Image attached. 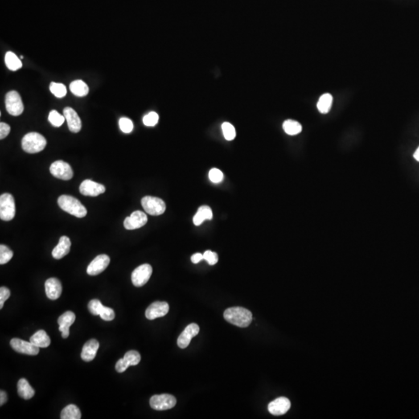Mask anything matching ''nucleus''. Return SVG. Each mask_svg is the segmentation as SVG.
I'll return each mask as SVG.
<instances>
[{
    "mask_svg": "<svg viewBox=\"0 0 419 419\" xmlns=\"http://www.w3.org/2000/svg\"><path fill=\"white\" fill-rule=\"evenodd\" d=\"M221 128L222 132L224 133V136L226 140L232 141V140L235 139V136H236V132H235V128H234L232 124L228 122H224V124H222Z\"/></svg>",
    "mask_w": 419,
    "mask_h": 419,
    "instance_id": "nucleus-34",
    "label": "nucleus"
},
{
    "mask_svg": "<svg viewBox=\"0 0 419 419\" xmlns=\"http://www.w3.org/2000/svg\"><path fill=\"white\" fill-rule=\"evenodd\" d=\"M10 346L17 353L26 355H36L39 353L40 348L32 342H26L20 338H13L10 341Z\"/></svg>",
    "mask_w": 419,
    "mask_h": 419,
    "instance_id": "nucleus-10",
    "label": "nucleus"
},
{
    "mask_svg": "<svg viewBox=\"0 0 419 419\" xmlns=\"http://www.w3.org/2000/svg\"><path fill=\"white\" fill-rule=\"evenodd\" d=\"M223 178H224V175L220 169L215 168L211 169V171L209 172V179L211 182L219 183L223 180Z\"/></svg>",
    "mask_w": 419,
    "mask_h": 419,
    "instance_id": "nucleus-39",
    "label": "nucleus"
},
{
    "mask_svg": "<svg viewBox=\"0 0 419 419\" xmlns=\"http://www.w3.org/2000/svg\"><path fill=\"white\" fill-rule=\"evenodd\" d=\"M148 217L142 211H136L132 213L130 217L124 220V228L127 230H134L141 228L147 224Z\"/></svg>",
    "mask_w": 419,
    "mask_h": 419,
    "instance_id": "nucleus-12",
    "label": "nucleus"
},
{
    "mask_svg": "<svg viewBox=\"0 0 419 419\" xmlns=\"http://www.w3.org/2000/svg\"><path fill=\"white\" fill-rule=\"evenodd\" d=\"M333 97L330 93H325L322 95L318 100L317 108L318 111L322 114L329 113L332 105Z\"/></svg>",
    "mask_w": 419,
    "mask_h": 419,
    "instance_id": "nucleus-25",
    "label": "nucleus"
},
{
    "mask_svg": "<svg viewBox=\"0 0 419 419\" xmlns=\"http://www.w3.org/2000/svg\"><path fill=\"white\" fill-rule=\"evenodd\" d=\"M291 406L290 401L287 397H278L269 403L268 410L272 415L276 416H283L289 411Z\"/></svg>",
    "mask_w": 419,
    "mask_h": 419,
    "instance_id": "nucleus-16",
    "label": "nucleus"
},
{
    "mask_svg": "<svg viewBox=\"0 0 419 419\" xmlns=\"http://www.w3.org/2000/svg\"><path fill=\"white\" fill-rule=\"evenodd\" d=\"M75 315L73 312L66 311L58 319L59 331H62V338H67L69 335V327L75 322Z\"/></svg>",
    "mask_w": 419,
    "mask_h": 419,
    "instance_id": "nucleus-18",
    "label": "nucleus"
},
{
    "mask_svg": "<svg viewBox=\"0 0 419 419\" xmlns=\"http://www.w3.org/2000/svg\"><path fill=\"white\" fill-rule=\"evenodd\" d=\"M119 125H120V130L122 131L124 133H129L133 131V124L132 120L127 117H122L120 119L119 121Z\"/></svg>",
    "mask_w": 419,
    "mask_h": 419,
    "instance_id": "nucleus-35",
    "label": "nucleus"
},
{
    "mask_svg": "<svg viewBox=\"0 0 419 419\" xmlns=\"http://www.w3.org/2000/svg\"><path fill=\"white\" fill-rule=\"evenodd\" d=\"M65 116H62L60 113L56 110H51L49 113L48 120L49 122L52 124L53 126L59 128L62 126V124L65 122Z\"/></svg>",
    "mask_w": 419,
    "mask_h": 419,
    "instance_id": "nucleus-31",
    "label": "nucleus"
},
{
    "mask_svg": "<svg viewBox=\"0 0 419 419\" xmlns=\"http://www.w3.org/2000/svg\"><path fill=\"white\" fill-rule=\"evenodd\" d=\"M22 148L26 153L35 154L44 149L47 145L45 137L37 132L26 133L22 139Z\"/></svg>",
    "mask_w": 419,
    "mask_h": 419,
    "instance_id": "nucleus-3",
    "label": "nucleus"
},
{
    "mask_svg": "<svg viewBox=\"0 0 419 419\" xmlns=\"http://www.w3.org/2000/svg\"><path fill=\"white\" fill-rule=\"evenodd\" d=\"M283 128H284V132H286L289 135H297L302 132L301 124L296 120H285L283 124Z\"/></svg>",
    "mask_w": 419,
    "mask_h": 419,
    "instance_id": "nucleus-29",
    "label": "nucleus"
},
{
    "mask_svg": "<svg viewBox=\"0 0 419 419\" xmlns=\"http://www.w3.org/2000/svg\"><path fill=\"white\" fill-rule=\"evenodd\" d=\"M176 404V399L171 395H154L150 399V406L156 411H165L174 408Z\"/></svg>",
    "mask_w": 419,
    "mask_h": 419,
    "instance_id": "nucleus-7",
    "label": "nucleus"
},
{
    "mask_svg": "<svg viewBox=\"0 0 419 419\" xmlns=\"http://www.w3.org/2000/svg\"><path fill=\"white\" fill-rule=\"evenodd\" d=\"M63 113H64L66 121L68 124L70 132H73V133H78V132H80L82 128V122L81 119L79 117L78 113L71 108H65Z\"/></svg>",
    "mask_w": 419,
    "mask_h": 419,
    "instance_id": "nucleus-17",
    "label": "nucleus"
},
{
    "mask_svg": "<svg viewBox=\"0 0 419 419\" xmlns=\"http://www.w3.org/2000/svg\"><path fill=\"white\" fill-rule=\"evenodd\" d=\"M213 218V212L211 207L208 206H202L198 209V212L194 217V224L199 226L203 224L206 220H211Z\"/></svg>",
    "mask_w": 419,
    "mask_h": 419,
    "instance_id": "nucleus-24",
    "label": "nucleus"
},
{
    "mask_svg": "<svg viewBox=\"0 0 419 419\" xmlns=\"http://www.w3.org/2000/svg\"><path fill=\"white\" fill-rule=\"evenodd\" d=\"M10 132V125H8L6 123H0V138L3 139L5 137H7L8 134Z\"/></svg>",
    "mask_w": 419,
    "mask_h": 419,
    "instance_id": "nucleus-43",
    "label": "nucleus"
},
{
    "mask_svg": "<svg viewBox=\"0 0 419 419\" xmlns=\"http://www.w3.org/2000/svg\"><path fill=\"white\" fill-rule=\"evenodd\" d=\"M17 391H18L19 396L25 400L32 398L35 395V391L33 389L32 387L30 385V383L24 378H22L18 381Z\"/></svg>",
    "mask_w": 419,
    "mask_h": 419,
    "instance_id": "nucleus-22",
    "label": "nucleus"
},
{
    "mask_svg": "<svg viewBox=\"0 0 419 419\" xmlns=\"http://www.w3.org/2000/svg\"><path fill=\"white\" fill-rule=\"evenodd\" d=\"M110 259L108 255L103 254L96 256L94 260L91 262L87 268V273L90 276H96L100 274L108 268Z\"/></svg>",
    "mask_w": 419,
    "mask_h": 419,
    "instance_id": "nucleus-11",
    "label": "nucleus"
},
{
    "mask_svg": "<svg viewBox=\"0 0 419 419\" xmlns=\"http://www.w3.org/2000/svg\"><path fill=\"white\" fill-rule=\"evenodd\" d=\"M104 305H102L99 300H92L90 302L88 303V309L91 314L93 315H100V310Z\"/></svg>",
    "mask_w": 419,
    "mask_h": 419,
    "instance_id": "nucleus-37",
    "label": "nucleus"
},
{
    "mask_svg": "<svg viewBox=\"0 0 419 419\" xmlns=\"http://www.w3.org/2000/svg\"><path fill=\"white\" fill-rule=\"evenodd\" d=\"M30 342L39 348H47L51 344V339L44 330L37 331L34 335L30 337Z\"/></svg>",
    "mask_w": 419,
    "mask_h": 419,
    "instance_id": "nucleus-23",
    "label": "nucleus"
},
{
    "mask_svg": "<svg viewBox=\"0 0 419 419\" xmlns=\"http://www.w3.org/2000/svg\"><path fill=\"white\" fill-rule=\"evenodd\" d=\"M413 156L415 159L419 162V147L418 148L417 150L415 152V153H414Z\"/></svg>",
    "mask_w": 419,
    "mask_h": 419,
    "instance_id": "nucleus-46",
    "label": "nucleus"
},
{
    "mask_svg": "<svg viewBox=\"0 0 419 419\" xmlns=\"http://www.w3.org/2000/svg\"><path fill=\"white\" fill-rule=\"evenodd\" d=\"M203 260V255L200 253H195L191 257V261L193 264H198Z\"/></svg>",
    "mask_w": 419,
    "mask_h": 419,
    "instance_id": "nucleus-44",
    "label": "nucleus"
},
{
    "mask_svg": "<svg viewBox=\"0 0 419 419\" xmlns=\"http://www.w3.org/2000/svg\"><path fill=\"white\" fill-rule=\"evenodd\" d=\"M199 331V328L197 324L192 323L189 325L184 331L181 333L177 340V344L181 349H185L190 345L192 338L197 336Z\"/></svg>",
    "mask_w": 419,
    "mask_h": 419,
    "instance_id": "nucleus-15",
    "label": "nucleus"
},
{
    "mask_svg": "<svg viewBox=\"0 0 419 419\" xmlns=\"http://www.w3.org/2000/svg\"><path fill=\"white\" fill-rule=\"evenodd\" d=\"M169 310V306L166 302H161L156 301L153 303L145 311V316L149 320H154L155 318H162L166 315Z\"/></svg>",
    "mask_w": 419,
    "mask_h": 419,
    "instance_id": "nucleus-14",
    "label": "nucleus"
},
{
    "mask_svg": "<svg viewBox=\"0 0 419 419\" xmlns=\"http://www.w3.org/2000/svg\"><path fill=\"white\" fill-rule=\"evenodd\" d=\"M99 342L96 339H91L87 342L83 346L82 350L81 357L86 362H90L96 357V353L99 349Z\"/></svg>",
    "mask_w": 419,
    "mask_h": 419,
    "instance_id": "nucleus-21",
    "label": "nucleus"
},
{
    "mask_svg": "<svg viewBox=\"0 0 419 419\" xmlns=\"http://www.w3.org/2000/svg\"><path fill=\"white\" fill-rule=\"evenodd\" d=\"M5 63L6 67L11 71H17L23 66L21 59L12 51H8L5 55Z\"/></svg>",
    "mask_w": 419,
    "mask_h": 419,
    "instance_id": "nucleus-26",
    "label": "nucleus"
},
{
    "mask_svg": "<svg viewBox=\"0 0 419 419\" xmlns=\"http://www.w3.org/2000/svg\"><path fill=\"white\" fill-rule=\"evenodd\" d=\"M46 295L50 300H57L62 292V284L58 279L49 278L45 282Z\"/></svg>",
    "mask_w": 419,
    "mask_h": 419,
    "instance_id": "nucleus-19",
    "label": "nucleus"
},
{
    "mask_svg": "<svg viewBox=\"0 0 419 419\" xmlns=\"http://www.w3.org/2000/svg\"><path fill=\"white\" fill-rule=\"evenodd\" d=\"M158 119L159 117L158 113L155 112H150L144 117L143 123L145 126L154 127L158 123Z\"/></svg>",
    "mask_w": 419,
    "mask_h": 419,
    "instance_id": "nucleus-36",
    "label": "nucleus"
},
{
    "mask_svg": "<svg viewBox=\"0 0 419 419\" xmlns=\"http://www.w3.org/2000/svg\"><path fill=\"white\" fill-rule=\"evenodd\" d=\"M129 367H130V365L128 364V362L123 358V359H119L117 361V364H116V371L118 373H123L126 371Z\"/></svg>",
    "mask_w": 419,
    "mask_h": 419,
    "instance_id": "nucleus-42",
    "label": "nucleus"
},
{
    "mask_svg": "<svg viewBox=\"0 0 419 419\" xmlns=\"http://www.w3.org/2000/svg\"><path fill=\"white\" fill-rule=\"evenodd\" d=\"M50 90L52 94L58 98L64 97L67 94V88L62 83H51L50 84Z\"/></svg>",
    "mask_w": 419,
    "mask_h": 419,
    "instance_id": "nucleus-30",
    "label": "nucleus"
},
{
    "mask_svg": "<svg viewBox=\"0 0 419 419\" xmlns=\"http://www.w3.org/2000/svg\"><path fill=\"white\" fill-rule=\"evenodd\" d=\"M124 359L128 362L130 366H136L141 361V355L138 352L135 350H131L126 353L124 355Z\"/></svg>",
    "mask_w": 419,
    "mask_h": 419,
    "instance_id": "nucleus-33",
    "label": "nucleus"
},
{
    "mask_svg": "<svg viewBox=\"0 0 419 419\" xmlns=\"http://www.w3.org/2000/svg\"><path fill=\"white\" fill-rule=\"evenodd\" d=\"M81 416L80 410L75 404H69L62 410L61 413L62 419H80Z\"/></svg>",
    "mask_w": 419,
    "mask_h": 419,
    "instance_id": "nucleus-28",
    "label": "nucleus"
},
{
    "mask_svg": "<svg viewBox=\"0 0 419 419\" xmlns=\"http://www.w3.org/2000/svg\"><path fill=\"white\" fill-rule=\"evenodd\" d=\"M141 205L145 212L153 216H158L166 211V205L160 198L147 196L141 199Z\"/></svg>",
    "mask_w": 419,
    "mask_h": 419,
    "instance_id": "nucleus-5",
    "label": "nucleus"
},
{
    "mask_svg": "<svg viewBox=\"0 0 419 419\" xmlns=\"http://www.w3.org/2000/svg\"><path fill=\"white\" fill-rule=\"evenodd\" d=\"M10 297V290L6 287L0 288V309L3 308L4 303Z\"/></svg>",
    "mask_w": 419,
    "mask_h": 419,
    "instance_id": "nucleus-41",
    "label": "nucleus"
},
{
    "mask_svg": "<svg viewBox=\"0 0 419 419\" xmlns=\"http://www.w3.org/2000/svg\"><path fill=\"white\" fill-rule=\"evenodd\" d=\"M23 59V56H22V55H21V59Z\"/></svg>",
    "mask_w": 419,
    "mask_h": 419,
    "instance_id": "nucleus-47",
    "label": "nucleus"
},
{
    "mask_svg": "<svg viewBox=\"0 0 419 419\" xmlns=\"http://www.w3.org/2000/svg\"><path fill=\"white\" fill-rule=\"evenodd\" d=\"M224 319L238 327L246 328L252 321V314L250 310L242 307H234L227 309L224 313Z\"/></svg>",
    "mask_w": 419,
    "mask_h": 419,
    "instance_id": "nucleus-1",
    "label": "nucleus"
},
{
    "mask_svg": "<svg viewBox=\"0 0 419 419\" xmlns=\"http://www.w3.org/2000/svg\"><path fill=\"white\" fill-rule=\"evenodd\" d=\"M6 108L8 113L12 116H19L23 112V102L21 100V96L17 91H10L8 92L6 96Z\"/></svg>",
    "mask_w": 419,
    "mask_h": 419,
    "instance_id": "nucleus-6",
    "label": "nucleus"
},
{
    "mask_svg": "<svg viewBox=\"0 0 419 419\" xmlns=\"http://www.w3.org/2000/svg\"><path fill=\"white\" fill-rule=\"evenodd\" d=\"M50 172L54 176L62 180H69L73 177V171L69 164L58 160L53 162L50 167Z\"/></svg>",
    "mask_w": 419,
    "mask_h": 419,
    "instance_id": "nucleus-9",
    "label": "nucleus"
},
{
    "mask_svg": "<svg viewBox=\"0 0 419 419\" xmlns=\"http://www.w3.org/2000/svg\"><path fill=\"white\" fill-rule=\"evenodd\" d=\"M203 260L208 263L211 265H215L218 262V256L216 252L207 250L203 253Z\"/></svg>",
    "mask_w": 419,
    "mask_h": 419,
    "instance_id": "nucleus-40",
    "label": "nucleus"
},
{
    "mask_svg": "<svg viewBox=\"0 0 419 419\" xmlns=\"http://www.w3.org/2000/svg\"><path fill=\"white\" fill-rule=\"evenodd\" d=\"M13 256V252L11 249L4 244L0 245V264L1 265L7 264L8 262L11 260Z\"/></svg>",
    "mask_w": 419,
    "mask_h": 419,
    "instance_id": "nucleus-32",
    "label": "nucleus"
},
{
    "mask_svg": "<svg viewBox=\"0 0 419 419\" xmlns=\"http://www.w3.org/2000/svg\"><path fill=\"white\" fill-rule=\"evenodd\" d=\"M6 401H7V395L5 391H1L0 392V405L2 406Z\"/></svg>",
    "mask_w": 419,
    "mask_h": 419,
    "instance_id": "nucleus-45",
    "label": "nucleus"
},
{
    "mask_svg": "<svg viewBox=\"0 0 419 419\" xmlns=\"http://www.w3.org/2000/svg\"><path fill=\"white\" fill-rule=\"evenodd\" d=\"M71 241L67 236H62L59 239V244H57L52 251V256L55 260H61L68 255L71 248Z\"/></svg>",
    "mask_w": 419,
    "mask_h": 419,
    "instance_id": "nucleus-20",
    "label": "nucleus"
},
{
    "mask_svg": "<svg viewBox=\"0 0 419 419\" xmlns=\"http://www.w3.org/2000/svg\"><path fill=\"white\" fill-rule=\"evenodd\" d=\"M16 215L15 200L10 194L0 197V218L5 221L13 220Z\"/></svg>",
    "mask_w": 419,
    "mask_h": 419,
    "instance_id": "nucleus-4",
    "label": "nucleus"
},
{
    "mask_svg": "<svg viewBox=\"0 0 419 419\" xmlns=\"http://www.w3.org/2000/svg\"><path fill=\"white\" fill-rule=\"evenodd\" d=\"M105 186L90 179H86L79 186V191L87 197H97L105 193Z\"/></svg>",
    "mask_w": 419,
    "mask_h": 419,
    "instance_id": "nucleus-13",
    "label": "nucleus"
},
{
    "mask_svg": "<svg viewBox=\"0 0 419 419\" xmlns=\"http://www.w3.org/2000/svg\"><path fill=\"white\" fill-rule=\"evenodd\" d=\"M59 207L71 215L82 218L87 216V210L79 199L72 196L62 195L58 199Z\"/></svg>",
    "mask_w": 419,
    "mask_h": 419,
    "instance_id": "nucleus-2",
    "label": "nucleus"
},
{
    "mask_svg": "<svg viewBox=\"0 0 419 419\" xmlns=\"http://www.w3.org/2000/svg\"><path fill=\"white\" fill-rule=\"evenodd\" d=\"M153 274V267L149 264H143L133 271L132 280L133 286L141 287L146 284Z\"/></svg>",
    "mask_w": 419,
    "mask_h": 419,
    "instance_id": "nucleus-8",
    "label": "nucleus"
},
{
    "mask_svg": "<svg viewBox=\"0 0 419 419\" xmlns=\"http://www.w3.org/2000/svg\"><path fill=\"white\" fill-rule=\"evenodd\" d=\"M100 318L107 322H110L114 319L115 313L113 309H110L108 307H103L100 313Z\"/></svg>",
    "mask_w": 419,
    "mask_h": 419,
    "instance_id": "nucleus-38",
    "label": "nucleus"
},
{
    "mask_svg": "<svg viewBox=\"0 0 419 419\" xmlns=\"http://www.w3.org/2000/svg\"><path fill=\"white\" fill-rule=\"evenodd\" d=\"M70 90L75 96H85L88 93V87L83 80H75L70 84Z\"/></svg>",
    "mask_w": 419,
    "mask_h": 419,
    "instance_id": "nucleus-27",
    "label": "nucleus"
}]
</instances>
